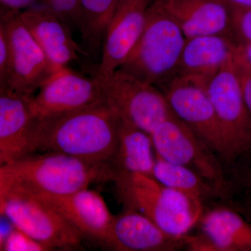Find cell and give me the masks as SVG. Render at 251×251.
I'll use <instances>...</instances> for the list:
<instances>
[{
    "label": "cell",
    "instance_id": "cell-24",
    "mask_svg": "<svg viewBox=\"0 0 251 251\" xmlns=\"http://www.w3.org/2000/svg\"><path fill=\"white\" fill-rule=\"evenodd\" d=\"M230 9L234 40L239 46H251V9Z\"/></svg>",
    "mask_w": 251,
    "mask_h": 251
},
{
    "label": "cell",
    "instance_id": "cell-29",
    "mask_svg": "<svg viewBox=\"0 0 251 251\" xmlns=\"http://www.w3.org/2000/svg\"><path fill=\"white\" fill-rule=\"evenodd\" d=\"M35 0H0V16L21 14L34 6Z\"/></svg>",
    "mask_w": 251,
    "mask_h": 251
},
{
    "label": "cell",
    "instance_id": "cell-7",
    "mask_svg": "<svg viewBox=\"0 0 251 251\" xmlns=\"http://www.w3.org/2000/svg\"><path fill=\"white\" fill-rule=\"evenodd\" d=\"M97 77V76H96ZM100 81L102 100L122 120L151 134L168 119L176 116L158 87L117 69Z\"/></svg>",
    "mask_w": 251,
    "mask_h": 251
},
{
    "label": "cell",
    "instance_id": "cell-16",
    "mask_svg": "<svg viewBox=\"0 0 251 251\" xmlns=\"http://www.w3.org/2000/svg\"><path fill=\"white\" fill-rule=\"evenodd\" d=\"M23 24L54 64H69L88 58L81 44L75 41L72 28L57 17L46 5H34L20 14Z\"/></svg>",
    "mask_w": 251,
    "mask_h": 251
},
{
    "label": "cell",
    "instance_id": "cell-17",
    "mask_svg": "<svg viewBox=\"0 0 251 251\" xmlns=\"http://www.w3.org/2000/svg\"><path fill=\"white\" fill-rule=\"evenodd\" d=\"M29 99L0 89V166L29 153L36 122Z\"/></svg>",
    "mask_w": 251,
    "mask_h": 251
},
{
    "label": "cell",
    "instance_id": "cell-30",
    "mask_svg": "<svg viewBox=\"0 0 251 251\" xmlns=\"http://www.w3.org/2000/svg\"><path fill=\"white\" fill-rule=\"evenodd\" d=\"M227 205L242 214L246 219L251 222V201L247 198L233 200L232 198L224 201Z\"/></svg>",
    "mask_w": 251,
    "mask_h": 251
},
{
    "label": "cell",
    "instance_id": "cell-32",
    "mask_svg": "<svg viewBox=\"0 0 251 251\" xmlns=\"http://www.w3.org/2000/svg\"><path fill=\"white\" fill-rule=\"evenodd\" d=\"M238 52L251 62V46H239Z\"/></svg>",
    "mask_w": 251,
    "mask_h": 251
},
{
    "label": "cell",
    "instance_id": "cell-15",
    "mask_svg": "<svg viewBox=\"0 0 251 251\" xmlns=\"http://www.w3.org/2000/svg\"><path fill=\"white\" fill-rule=\"evenodd\" d=\"M186 236L167 233L146 216L125 207L114 217L108 247L118 251H179L186 249Z\"/></svg>",
    "mask_w": 251,
    "mask_h": 251
},
{
    "label": "cell",
    "instance_id": "cell-11",
    "mask_svg": "<svg viewBox=\"0 0 251 251\" xmlns=\"http://www.w3.org/2000/svg\"><path fill=\"white\" fill-rule=\"evenodd\" d=\"M102 100L100 81L62 67L29 99L36 119L74 111Z\"/></svg>",
    "mask_w": 251,
    "mask_h": 251
},
{
    "label": "cell",
    "instance_id": "cell-27",
    "mask_svg": "<svg viewBox=\"0 0 251 251\" xmlns=\"http://www.w3.org/2000/svg\"><path fill=\"white\" fill-rule=\"evenodd\" d=\"M242 165L233 168V179L232 183L233 192L235 189H240L245 193L246 198L251 201V151L239 158Z\"/></svg>",
    "mask_w": 251,
    "mask_h": 251
},
{
    "label": "cell",
    "instance_id": "cell-3",
    "mask_svg": "<svg viewBox=\"0 0 251 251\" xmlns=\"http://www.w3.org/2000/svg\"><path fill=\"white\" fill-rule=\"evenodd\" d=\"M186 40L163 1L154 0L141 35L119 69L160 88L177 75Z\"/></svg>",
    "mask_w": 251,
    "mask_h": 251
},
{
    "label": "cell",
    "instance_id": "cell-21",
    "mask_svg": "<svg viewBox=\"0 0 251 251\" xmlns=\"http://www.w3.org/2000/svg\"><path fill=\"white\" fill-rule=\"evenodd\" d=\"M156 156L153 177L161 184L187 195L204 206L214 200L225 201L219 190L196 172L166 161L156 153Z\"/></svg>",
    "mask_w": 251,
    "mask_h": 251
},
{
    "label": "cell",
    "instance_id": "cell-20",
    "mask_svg": "<svg viewBox=\"0 0 251 251\" xmlns=\"http://www.w3.org/2000/svg\"><path fill=\"white\" fill-rule=\"evenodd\" d=\"M156 151L151 134L120 118L118 143L111 166L119 173L152 176Z\"/></svg>",
    "mask_w": 251,
    "mask_h": 251
},
{
    "label": "cell",
    "instance_id": "cell-23",
    "mask_svg": "<svg viewBox=\"0 0 251 251\" xmlns=\"http://www.w3.org/2000/svg\"><path fill=\"white\" fill-rule=\"evenodd\" d=\"M80 1L44 0V4L74 30L79 29L80 25Z\"/></svg>",
    "mask_w": 251,
    "mask_h": 251
},
{
    "label": "cell",
    "instance_id": "cell-2",
    "mask_svg": "<svg viewBox=\"0 0 251 251\" xmlns=\"http://www.w3.org/2000/svg\"><path fill=\"white\" fill-rule=\"evenodd\" d=\"M36 152L0 166V190L16 188L33 193L67 195L94 183L114 181L111 165L96 164L56 151Z\"/></svg>",
    "mask_w": 251,
    "mask_h": 251
},
{
    "label": "cell",
    "instance_id": "cell-5",
    "mask_svg": "<svg viewBox=\"0 0 251 251\" xmlns=\"http://www.w3.org/2000/svg\"><path fill=\"white\" fill-rule=\"evenodd\" d=\"M1 215L50 251L76 250L82 234L49 203L33 193L9 188L0 190Z\"/></svg>",
    "mask_w": 251,
    "mask_h": 251
},
{
    "label": "cell",
    "instance_id": "cell-10",
    "mask_svg": "<svg viewBox=\"0 0 251 251\" xmlns=\"http://www.w3.org/2000/svg\"><path fill=\"white\" fill-rule=\"evenodd\" d=\"M20 14L0 16L11 49V72L6 90L31 99L62 67L46 55L23 24Z\"/></svg>",
    "mask_w": 251,
    "mask_h": 251
},
{
    "label": "cell",
    "instance_id": "cell-14",
    "mask_svg": "<svg viewBox=\"0 0 251 251\" xmlns=\"http://www.w3.org/2000/svg\"><path fill=\"white\" fill-rule=\"evenodd\" d=\"M33 194L60 213L78 229L82 237L90 238L108 247L110 227L115 216L110 213L98 193L86 188L67 195Z\"/></svg>",
    "mask_w": 251,
    "mask_h": 251
},
{
    "label": "cell",
    "instance_id": "cell-4",
    "mask_svg": "<svg viewBox=\"0 0 251 251\" xmlns=\"http://www.w3.org/2000/svg\"><path fill=\"white\" fill-rule=\"evenodd\" d=\"M126 208L146 216L167 233L182 237L197 226L205 206L140 173H119L113 181Z\"/></svg>",
    "mask_w": 251,
    "mask_h": 251
},
{
    "label": "cell",
    "instance_id": "cell-28",
    "mask_svg": "<svg viewBox=\"0 0 251 251\" xmlns=\"http://www.w3.org/2000/svg\"><path fill=\"white\" fill-rule=\"evenodd\" d=\"M11 49L7 34L0 23V89H6L11 72Z\"/></svg>",
    "mask_w": 251,
    "mask_h": 251
},
{
    "label": "cell",
    "instance_id": "cell-1",
    "mask_svg": "<svg viewBox=\"0 0 251 251\" xmlns=\"http://www.w3.org/2000/svg\"><path fill=\"white\" fill-rule=\"evenodd\" d=\"M120 117L103 100L74 111L36 119L29 153L56 151L96 164L111 165Z\"/></svg>",
    "mask_w": 251,
    "mask_h": 251
},
{
    "label": "cell",
    "instance_id": "cell-13",
    "mask_svg": "<svg viewBox=\"0 0 251 251\" xmlns=\"http://www.w3.org/2000/svg\"><path fill=\"white\" fill-rule=\"evenodd\" d=\"M222 204L205 207L197 224L200 233L186 236V250L251 251V222Z\"/></svg>",
    "mask_w": 251,
    "mask_h": 251
},
{
    "label": "cell",
    "instance_id": "cell-26",
    "mask_svg": "<svg viewBox=\"0 0 251 251\" xmlns=\"http://www.w3.org/2000/svg\"><path fill=\"white\" fill-rule=\"evenodd\" d=\"M232 64L244 100L251 113V62L239 54L237 49Z\"/></svg>",
    "mask_w": 251,
    "mask_h": 251
},
{
    "label": "cell",
    "instance_id": "cell-18",
    "mask_svg": "<svg viewBox=\"0 0 251 251\" xmlns=\"http://www.w3.org/2000/svg\"><path fill=\"white\" fill-rule=\"evenodd\" d=\"M162 1L186 39L206 35L233 38L231 9L223 0Z\"/></svg>",
    "mask_w": 251,
    "mask_h": 251
},
{
    "label": "cell",
    "instance_id": "cell-31",
    "mask_svg": "<svg viewBox=\"0 0 251 251\" xmlns=\"http://www.w3.org/2000/svg\"><path fill=\"white\" fill-rule=\"evenodd\" d=\"M229 8L251 9V0H223Z\"/></svg>",
    "mask_w": 251,
    "mask_h": 251
},
{
    "label": "cell",
    "instance_id": "cell-9",
    "mask_svg": "<svg viewBox=\"0 0 251 251\" xmlns=\"http://www.w3.org/2000/svg\"><path fill=\"white\" fill-rule=\"evenodd\" d=\"M232 62L202 80L224 130L229 149V168L251 151V113Z\"/></svg>",
    "mask_w": 251,
    "mask_h": 251
},
{
    "label": "cell",
    "instance_id": "cell-25",
    "mask_svg": "<svg viewBox=\"0 0 251 251\" xmlns=\"http://www.w3.org/2000/svg\"><path fill=\"white\" fill-rule=\"evenodd\" d=\"M5 251H49V249L15 227L0 248Z\"/></svg>",
    "mask_w": 251,
    "mask_h": 251
},
{
    "label": "cell",
    "instance_id": "cell-12",
    "mask_svg": "<svg viewBox=\"0 0 251 251\" xmlns=\"http://www.w3.org/2000/svg\"><path fill=\"white\" fill-rule=\"evenodd\" d=\"M154 0H120L110 20L95 76L102 79L120 69L146 25Z\"/></svg>",
    "mask_w": 251,
    "mask_h": 251
},
{
    "label": "cell",
    "instance_id": "cell-6",
    "mask_svg": "<svg viewBox=\"0 0 251 251\" xmlns=\"http://www.w3.org/2000/svg\"><path fill=\"white\" fill-rule=\"evenodd\" d=\"M151 135L156 154L196 172L219 190L225 201L231 198L233 188L222 160L177 117L158 125Z\"/></svg>",
    "mask_w": 251,
    "mask_h": 251
},
{
    "label": "cell",
    "instance_id": "cell-19",
    "mask_svg": "<svg viewBox=\"0 0 251 251\" xmlns=\"http://www.w3.org/2000/svg\"><path fill=\"white\" fill-rule=\"evenodd\" d=\"M238 48L237 41L228 36H199L186 39L177 75L205 80L232 62Z\"/></svg>",
    "mask_w": 251,
    "mask_h": 251
},
{
    "label": "cell",
    "instance_id": "cell-8",
    "mask_svg": "<svg viewBox=\"0 0 251 251\" xmlns=\"http://www.w3.org/2000/svg\"><path fill=\"white\" fill-rule=\"evenodd\" d=\"M175 115L229 168V149L222 126L202 80L177 75L160 87Z\"/></svg>",
    "mask_w": 251,
    "mask_h": 251
},
{
    "label": "cell",
    "instance_id": "cell-22",
    "mask_svg": "<svg viewBox=\"0 0 251 251\" xmlns=\"http://www.w3.org/2000/svg\"><path fill=\"white\" fill-rule=\"evenodd\" d=\"M120 0H81L79 31L81 46L88 58L98 61L101 57L109 23Z\"/></svg>",
    "mask_w": 251,
    "mask_h": 251
}]
</instances>
